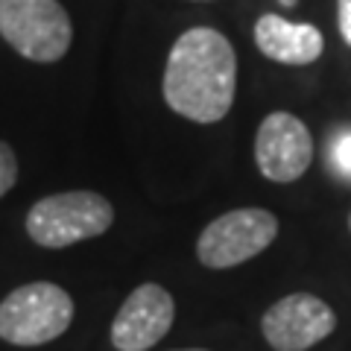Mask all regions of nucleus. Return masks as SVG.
Returning <instances> with one entry per match:
<instances>
[{
	"mask_svg": "<svg viewBox=\"0 0 351 351\" xmlns=\"http://www.w3.org/2000/svg\"><path fill=\"white\" fill-rule=\"evenodd\" d=\"M164 103L191 123H219L234 106L237 53L219 29L191 27L173 41L161 76Z\"/></svg>",
	"mask_w": 351,
	"mask_h": 351,
	"instance_id": "f257e3e1",
	"label": "nucleus"
},
{
	"mask_svg": "<svg viewBox=\"0 0 351 351\" xmlns=\"http://www.w3.org/2000/svg\"><path fill=\"white\" fill-rule=\"evenodd\" d=\"M114 223V205L94 191H64L44 196L27 211V234L41 249H68L106 234Z\"/></svg>",
	"mask_w": 351,
	"mask_h": 351,
	"instance_id": "f03ea898",
	"label": "nucleus"
},
{
	"mask_svg": "<svg viewBox=\"0 0 351 351\" xmlns=\"http://www.w3.org/2000/svg\"><path fill=\"white\" fill-rule=\"evenodd\" d=\"M73 322V299L53 281H29L0 302V339L36 348L59 339Z\"/></svg>",
	"mask_w": 351,
	"mask_h": 351,
	"instance_id": "7ed1b4c3",
	"label": "nucleus"
},
{
	"mask_svg": "<svg viewBox=\"0 0 351 351\" xmlns=\"http://www.w3.org/2000/svg\"><path fill=\"white\" fill-rule=\"evenodd\" d=\"M0 36L18 56L50 64L71 50L73 24L59 0H0Z\"/></svg>",
	"mask_w": 351,
	"mask_h": 351,
	"instance_id": "20e7f679",
	"label": "nucleus"
},
{
	"mask_svg": "<svg viewBox=\"0 0 351 351\" xmlns=\"http://www.w3.org/2000/svg\"><path fill=\"white\" fill-rule=\"evenodd\" d=\"M278 237V217L267 208H234L211 219L199 240H196V258L208 269H232L263 249L272 246Z\"/></svg>",
	"mask_w": 351,
	"mask_h": 351,
	"instance_id": "39448f33",
	"label": "nucleus"
},
{
	"mask_svg": "<svg viewBox=\"0 0 351 351\" xmlns=\"http://www.w3.org/2000/svg\"><path fill=\"white\" fill-rule=\"evenodd\" d=\"M334 328V307L313 293H290L261 316V334L272 351H307L331 337Z\"/></svg>",
	"mask_w": 351,
	"mask_h": 351,
	"instance_id": "423d86ee",
	"label": "nucleus"
},
{
	"mask_svg": "<svg viewBox=\"0 0 351 351\" xmlns=\"http://www.w3.org/2000/svg\"><path fill=\"white\" fill-rule=\"evenodd\" d=\"M255 164L263 179L290 184L313 164V135L290 112H269L255 132Z\"/></svg>",
	"mask_w": 351,
	"mask_h": 351,
	"instance_id": "0eeeda50",
	"label": "nucleus"
},
{
	"mask_svg": "<svg viewBox=\"0 0 351 351\" xmlns=\"http://www.w3.org/2000/svg\"><path fill=\"white\" fill-rule=\"evenodd\" d=\"M173 319L176 302L170 290H164L156 281H147L132 290L120 304L108 337H112L114 351H149L167 337Z\"/></svg>",
	"mask_w": 351,
	"mask_h": 351,
	"instance_id": "6e6552de",
	"label": "nucleus"
},
{
	"mask_svg": "<svg viewBox=\"0 0 351 351\" xmlns=\"http://www.w3.org/2000/svg\"><path fill=\"white\" fill-rule=\"evenodd\" d=\"M252 38H255L258 50L267 59L278 62V64H290V68L313 64L325 50V38H322L319 27L295 24V21H287V18L272 15V12L261 15L255 21Z\"/></svg>",
	"mask_w": 351,
	"mask_h": 351,
	"instance_id": "1a4fd4ad",
	"label": "nucleus"
},
{
	"mask_svg": "<svg viewBox=\"0 0 351 351\" xmlns=\"http://www.w3.org/2000/svg\"><path fill=\"white\" fill-rule=\"evenodd\" d=\"M18 184V156L15 149L0 141V199Z\"/></svg>",
	"mask_w": 351,
	"mask_h": 351,
	"instance_id": "9d476101",
	"label": "nucleus"
},
{
	"mask_svg": "<svg viewBox=\"0 0 351 351\" xmlns=\"http://www.w3.org/2000/svg\"><path fill=\"white\" fill-rule=\"evenodd\" d=\"M331 164H334V170L339 176L351 179V132H346V135H339L334 141V147H331Z\"/></svg>",
	"mask_w": 351,
	"mask_h": 351,
	"instance_id": "9b49d317",
	"label": "nucleus"
},
{
	"mask_svg": "<svg viewBox=\"0 0 351 351\" xmlns=\"http://www.w3.org/2000/svg\"><path fill=\"white\" fill-rule=\"evenodd\" d=\"M337 27L343 41L351 47V0H337Z\"/></svg>",
	"mask_w": 351,
	"mask_h": 351,
	"instance_id": "f8f14e48",
	"label": "nucleus"
},
{
	"mask_svg": "<svg viewBox=\"0 0 351 351\" xmlns=\"http://www.w3.org/2000/svg\"><path fill=\"white\" fill-rule=\"evenodd\" d=\"M173 351H208V348H173Z\"/></svg>",
	"mask_w": 351,
	"mask_h": 351,
	"instance_id": "ddd939ff",
	"label": "nucleus"
},
{
	"mask_svg": "<svg viewBox=\"0 0 351 351\" xmlns=\"http://www.w3.org/2000/svg\"><path fill=\"white\" fill-rule=\"evenodd\" d=\"M281 3H284V6H295V0H281Z\"/></svg>",
	"mask_w": 351,
	"mask_h": 351,
	"instance_id": "4468645a",
	"label": "nucleus"
},
{
	"mask_svg": "<svg viewBox=\"0 0 351 351\" xmlns=\"http://www.w3.org/2000/svg\"><path fill=\"white\" fill-rule=\"evenodd\" d=\"M348 232H351V214H348Z\"/></svg>",
	"mask_w": 351,
	"mask_h": 351,
	"instance_id": "2eb2a0df",
	"label": "nucleus"
}]
</instances>
